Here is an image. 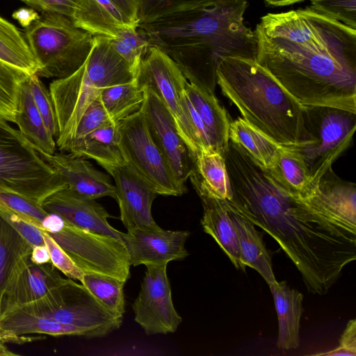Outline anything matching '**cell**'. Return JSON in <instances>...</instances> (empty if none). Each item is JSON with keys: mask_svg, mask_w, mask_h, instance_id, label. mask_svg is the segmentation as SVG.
<instances>
[{"mask_svg": "<svg viewBox=\"0 0 356 356\" xmlns=\"http://www.w3.org/2000/svg\"><path fill=\"white\" fill-rule=\"evenodd\" d=\"M99 97L111 120L118 124L141 108L145 99V88L134 79L106 87Z\"/></svg>", "mask_w": 356, "mask_h": 356, "instance_id": "4dcf8cb0", "label": "cell"}, {"mask_svg": "<svg viewBox=\"0 0 356 356\" xmlns=\"http://www.w3.org/2000/svg\"><path fill=\"white\" fill-rule=\"evenodd\" d=\"M38 154L75 193L93 200L103 197L115 200V186L109 175L96 169L83 157L69 152Z\"/></svg>", "mask_w": 356, "mask_h": 356, "instance_id": "d6986e66", "label": "cell"}, {"mask_svg": "<svg viewBox=\"0 0 356 356\" xmlns=\"http://www.w3.org/2000/svg\"><path fill=\"white\" fill-rule=\"evenodd\" d=\"M207 1L210 0H142L139 13V24L168 9L184 4Z\"/></svg>", "mask_w": 356, "mask_h": 356, "instance_id": "7bdbcfd3", "label": "cell"}, {"mask_svg": "<svg viewBox=\"0 0 356 356\" xmlns=\"http://www.w3.org/2000/svg\"><path fill=\"white\" fill-rule=\"evenodd\" d=\"M28 76L20 85L18 111L14 123L38 152L51 155L57 148L56 139L47 130L35 106L29 88Z\"/></svg>", "mask_w": 356, "mask_h": 356, "instance_id": "484cf974", "label": "cell"}, {"mask_svg": "<svg viewBox=\"0 0 356 356\" xmlns=\"http://www.w3.org/2000/svg\"><path fill=\"white\" fill-rule=\"evenodd\" d=\"M141 107L151 136L177 181L184 188L195 167V158L179 135L168 109L149 87Z\"/></svg>", "mask_w": 356, "mask_h": 356, "instance_id": "4fadbf2b", "label": "cell"}, {"mask_svg": "<svg viewBox=\"0 0 356 356\" xmlns=\"http://www.w3.org/2000/svg\"><path fill=\"white\" fill-rule=\"evenodd\" d=\"M30 256L17 264L0 296V317L47 296L66 280L51 263L38 264Z\"/></svg>", "mask_w": 356, "mask_h": 356, "instance_id": "9a60e30c", "label": "cell"}, {"mask_svg": "<svg viewBox=\"0 0 356 356\" xmlns=\"http://www.w3.org/2000/svg\"><path fill=\"white\" fill-rule=\"evenodd\" d=\"M195 169L213 197L222 200L232 198L225 161L220 152L216 150L198 152L195 156Z\"/></svg>", "mask_w": 356, "mask_h": 356, "instance_id": "d6a6232c", "label": "cell"}, {"mask_svg": "<svg viewBox=\"0 0 356 356\" xmlns=\"http://www.w3.org/2000/svg\"><path fill=\"white\" fill-rule=\"evenodd\" d=\"M313 355L356 356V320L354 318L348 321L336 348Z\"/></svg>", "mask_w": 356, "mask_h": 356, "instance_id": "ee69618b", "label": "cell"}, {"mask_svg": "<svg viewBox=\"0 0 356 356\" xmlns=\"http://www.w3.org/2000/svg\"><path fill=\"white\" fill-rule=\"evenodd\" d=\"M32 245L0 216V296L17 264L31 255Z\"/></svg>", "mask_w": 356, "mask_h": 356, "instance_id": "1f68e13d", "label": "cell"}, {"mask_svg": "<svg viewBox=\"0 0 356 356\" xmlns=\"http://www.w3.org/2000/svg\"><path fill=\"white\" fill-rule=\"evenodd\" d=\"M189 236L188 231L165 230L155 223L122 232V241L131 266L168 265L188 255L185 243Z\"/></svg>", "mask_w": 356, "mask_h": 356, "instance_id": "5bb4252c", "label": "cell"}, {"mask_svg": "<svg viewBox=\"0 0 356 356\" xmlns=\"http://www.w3.org/2000/svg\"><path fill=\"white\" fill-rule=\"evenodd\" d=\"M302 201L325 218L356 232V185L338 177L332 167L321 177L313 194Z\"/></svg>", "mask_w": 356, "mask_h": 356, "instance_id": "e0dca14e", "label": "cell"}, {"mask_svg": "<svg viewBox=\"0 0 356 356\" xmlns=\"http://www.w3.org/2000/svg\"><path fill=\"white\" fill-rule=\"evenodd\" d=\"M111 43L117 53L129 65L136 76L148 48L149 40L138 28L121 30Z\"/></svg>", "mask_w": 356, "mask_h": 356, "instance_id": "e575fe53", "label": "cell"}, {"mask_svg": "<svg viewBox=\"0 0 356 356\" xmlns=\"http://www.w3.org/2000/svg\"><path fill=\"white\" fill-rule=\"evenodd\" d=\"M135 80L141 87L152 88L163 102L195 159L202 147L189 115L186 93L188 81L175 62L160 49L150 46Z\"/></svg>", "mask_w": 356, "mask_h": 356, "instance_id": "8fae6325", "label": "cell"}, {"mask_svg": "<svg viewBox=\"0 0 356 356\" xmlns=\"http://www.w3.org/2000/svg\"><path fill=\"white\" fill-rule=\"evenodd\" d=\"M24 36L40 66L39 77L60 79L76 71L91 49L93 35L63 15L42 12L24 29Z\"/></svg>", "mask_w": 356, "mask_h": 356, "instance_id": "8992f818", "label": "cell"}, {"mask_svg": "<svg viewBox=\"0 0 356 356\" xmlns=\"http://www.w3.org/2000/svg\"><path fill=\"white\" fill-rule=\"evenodd\" d=\"M134 24L139 26V13L142 0H111Z\"/></svg>", "mask_w": 356, "mask_h": 356, "instance_id": "bcb514c9", "label": "cell"}, {"mask_svg": "<svg viewBox=\"0 0 356 356\" xmlns=\"http://www.w3.org/2000/svg\"><path fill=\"white\" fill-rule=\"evenodd\" d=\"M113 177L120 220L127 230L155 224L152 206L157 195L126 163L103 167Z\"/></svg>", "mask_w": 356, "mask_h": 356, "instance_id": "2e32d148", "label": "cell"}, {"mask_svg": "<svg viewBox=\"0 0 356 356\" xmlns=\"http://www.w3.org/2000/svg\"><path fill=\"white\" fill-rule=\"evenodd\" d=\"M30 257L33 262L38 264L51 263L49 254L45 245L33 247Z\"/></svg>", "mask_w": 356, "mask_h": 356, "instance_id": "c3c4849f", "label": "cell"}, {"mask_svg": "<svg viewBox=\"0 0 356 356\" xmlns=\"http://www.w3.org/2000/svg\"><path fill=\"white\" fill-rule=\"evenodd\" d=\"M145 266L140 292L132 305L134 320L148 335L173 333L182 318L172 302L167 264Z\"/></svg>", "mask_w": 356, "mask_h": 356, "instance_id": "7c38bea8", "label": "cell"}, {"mask_svg": "<svg viewBox=\"0 0 356 356\" xmlns=\"http://www.w3.org/2000/svg\"><path fill=\"white\" fill-rule=\"evenodd\" d=\"M0 202L39 229L48 214L40 204L13 193H0Z\"/></svg>", "mask_w": 356, "mask_h": 356, "instance_id": "f35d334b", "label": "cell"}, {"mask_svg": "<svg viewBox=\"0 0 356 356\" xmlns=\"http://www.w3.org/2000/svg\"><path fill=\"white\" fill-rule=\"evenodd\" d=\"M9 122L0 115V193L19 194L40 204L67 185Z\"/></svg>", "mask_w": 356, "mask_h": 356, "instance_id": "52a82bcc", "label": "cell"}, {"mask_svg": "<svg viewBox=\"0 0 356 356\" xmlns=\"http://www.w3.org/2000/svg\"><path fill=\"white\" fill-rule=\"evenodd\" d=\"M16 309L85 329L90 338L118 330L123 318L107 309L82 284L68 277L47 296Z\"/></svg>", "mask_w": 356, "mask_h": 356, "instance_id": "9c48e42d", "label": "cell"}, {"mask_svg": "<svg viewBox=\"0 0 356 356\" xmlns=\"http://www.w3.org/2000/svg\"><path fill=\"white\" fill-rule=\"evenodd\" d=\"M118 142L124 159L157 195L179 196L187 191L176 180L149 133L144 113L117 124Z\"/></svg>", "mask_w": 356, "mask_h": 356, "instance_id": "30bf717a", "label": "cell"}, {"mask_svg": "<svg viewBox=\"0 0 356 356\" xmlns=\"http://www.w3.org/2000/svg\"><path fill=\"white\" fill-rule=\"evenodd\" d=\"M224 158L232 191L227 208L278 243L309 292L325 294L356 259V232L289 195L240 147H229Z\"/></svg>", "mask_w": 356, "mask_h": 356, "instance_id": "6da1fadb", "label": "cell"}, {"mask_svg": "<svg viewBox=\"0 0 356 356\" xmlns=\"http://www.w3.org/2000/svg\"><path fill=\"white\" fill-rule=\"evenodd\" d=\"M40 205L47 212L56 213L74 225L123 242L122 232L109 224L108 219L112 216L104 207L67 187L54 192Z\"/></svg>", "mask_w": 356, "mask_h": 356, "instance_id": "ac0fdd59", "label": "cell"}, {"mask_svg": "<svg viewBox=\"0 0 356 356\" xmlns=\"http://www.w3.org/2000/svg\"><path fill=\"white\" fill-rule=\"evenodd\" d=\"M257 61L302 106L356 113V29L309 6L263 16Z\"/></svg>", "mask_w": 356, "mask_h": 356, "instance_id": "7a4b0ae2", "label": "cell"}, {"mask_svg": "<svg viewBox=\"0 0 356 356\" xmlns=\"http://www.w3.org/2000/svg\"><path fill=\"white\" fill-rule=\"evenodd\" d=\"M308 143L290 146L304 161L314 188L325 172L350 145L356 113L328 106H304Z\"/></svg>", "mask_w": 356, "mask_h": 356, "instance_id": "ba28073f", "label": "cell"}, {"mask_svg": "<svg viewBox=\"0 0 356 356\" xmlns=\"http://www.w3.org/2000/svg\"><path fill=\"white\" fill-rule=\"evenodd\" d=\"M99 96L90 104L81 116L73 139L82 138L99 128L117 124L111 120Z\"/></svg>", "mask_w": 356, "mask_h": 356, "instance_id": "60d3db41", "label": "cell"}, {"mask_svg": "<svg viewBox=\"0 0 356 356\" xmlns=\"http://www.w3.org/2000/svg\"><path fill=\"white\" fill-rule=\"evenodd\" d=\"M186 93L202 121L215 149L222 154L228 146L229 120L225 108L214 94H210L190 83Z\"/></svg>", "mask_w": 356, "mask_h": 356, "instance_id": "cb8c5ba5", "label": "cell"}, {"mask_svg": "<svg viewBox=\"0 0 356 356\" xmlns=\"http://www.w3.org/2000/svg\"><path fill=\"white\" fill-rule=\"evenodd\" d=\"M228 210L236 228L242 264L245 267L254 269L268 286L275 283L277 280L273 270L271 257L261 234L252 223L230 209Z\"/></svg>", "mask_w": 356, "mask_h": 356, "instance_id": "4316f807", "label": "cell"}, {"mask_svg": "<svg viewBox=\"0 0 356 356\" xmlns=\"http://www.w3.org/2000/svg\"><path fill=\"white\" fill-rule=\"evenodd\" d=\"M63 152L95 160L102 168L126 162L118 145L117 124L96 129L80 138L72 140Z\"/></svg>", "mask_w": 356, "mask_h": 356, "instance_id": "d4e9b609", "label": "cell"}, {"mask_svg": "<svg viewBox=\"0 0 356 356\" xmlns=\"http://www.w3.org/2000/svg\"><path fill=\"white\" fill-rule=\"evenodd\" d=\"M81 283L107 309L123 316L125 311L123 289L126 282L101 273H84Z\"/></svg>", "mask_w": 356, "mask_h": 356, "instance_id": "836d02e7", "label": "cell"}, {"mask_svg": "<svg viewBox=\"0 0 356 356\" xmlns=\"http://www.w3.org/2000/svg\"><path fill=\"white\" fill-rule=\"evenodd\" d=\"M29 74L0 61V115L14 123L21 83Z\"/></svg>", "mask_w": 356, "mask_h": 356, "instance_id": "d590c367", "label": "cell"}, {"mask_svg": "<svg viewBox=\"0 0 356 356\" xmlns=\"http://www.w3.org/2000/svg\"><path fill=\"white\" fill-rule=\"evenodd\" d=\"M0 216L14 227L31 245H44L40 229L22 216L0 202Z\"/></svg>", "mask_w": 356, "mask_h": 356, "instance_id": "b9f144b4", "label": "cell"}, {"mask_svg": "<svg viewBox=\"0 0 356 356\" xmlns=\"http://www.w3.org/2000/svg\"><path fill=\"white\" fill-rule=\"evenodd\" d=\"M304 1L305 0H265L268 5L275 7L286 6Z\"/></svg>", "mask_w": 356, "mask_h": 356, "instance_id": "681fc988", "label": "cell"}, {"mask_svg": "<svg viewBox=\"0 0 356 356\" xmlns=\"http://www.w3.org/2000/svg\"><path fill=\"white\" fill-rule=\"evenodd\" d=\"M74 24L93 36L113 39L122 29L138 28L111 0H76Z\"/></svg>", "mask_w": 356, "mask_h": 356, "instance_id": "7402d4cb", "label": "cell"}, {"mask_svg": "<svg viewBox=\"0 0 356 356\" xmlns=\"http://www.w3.org/2000/svg\"><path fill=\"white\" fill-rule=\"evenodd\" d=\"M278 319L277 346L283 350L300 346V321L303 312V296L291 289L285 281L269 286Z\"/></svg>", "mask_w": 356, "mask_h": 356, "instance_id": "603a6c76", "label": "cell"}, {"mask_svg": "<svg viewBox=\"0 0 356 356\" xmlns=\"http://www.w3.org/2000/svg\"><path fill=\"white\" fill-rule=\"evenodd\" d=\"M38 11L56 13L71 19L76 8V0H20Z\"/></svg>", "mask_w": 356, "mask_h": 356, "instance_id": "f6af8a7d", "label": "cell"}, {"mask_svg": "<svg viewBox=\"0 0 356 356\" xmlns=\"http://www.w3.org/2000/svg\"><path fill=\"white\" fill-rule=\"evenodd\" d=\"M229 139L241 147L259 166L271 169L282 146L278 145L242 118L230 122Z\"/></svg>", "mask_w": 356, "mask_h": 356, "instance_id": "83f0119b", "label": "cell"}, {"mask_svg": "<svg viewBox=\"0 0 356 356\" xmlns=\"http://www.w3.org/2000/svg\"><path fill=\"white\" fill-rule=\"evenodd\" d=\"M40 231L49 254L51 264L67 277L81 282L84 272L49 235L42 229Z\"/></svg>", "mask_w": 356, "mask_h": 356, "instance_id": "ab89813d", "label": "cell"}, {"mask_svg": "<svg viewBox=\"0 0 356 356\" xmlns=\"http://www.w3.org/2000/svg\"><path fill=\"white\" fill-rule=\"evenodd\" d=\"M247 0H210L179 6L139 24L151 46L168 54L186 79L214 94L224 59L257 60V40L244 22Z\"/></svg>", "mask_w": 356, "mask_h": 356, "instance_id": "3957f363", "label": "cell"}, {"mask_svg": "<svg viewBox=\"0 0 356 356\" xmlns=\"http://www.w3.org/2000/svg\"><path fill=\"white\" fill-rule=\"evenodd\" d=\"M135 78L129 65L112 47L111 38L93 36L83 63L70 75L56 79L49 85L58 126L56 147L63 152L73 139L83 113L105 88Z\"/></svg>", "mask_w": 356, "mask_h": 356, "instance_id": "5b68a950", "label": "cell"}, {"mask_svg": "<svg viewBox=\"0 0 356 356\" xmlns=\"http://www.w3.org/2000/svg\"><path fill=\"white\" fill-rule=\"evenodd\" d=\"M12 17L25 29L38 19L40 15L32 8L22 7L15 10L12 14Z\"/></svg>", "mask_w": 356, "mask_h": 356, "instance_id": "7dc6e473", "label": "cell"}, {"mask_svg": "<svg viewBox=\"0 0 356 356\" xmlns=\"http://www.w3.org/2000/svg\"><path fill=\"white\" fill-rule=\"evenodd\" d=\"M31 334L90 338L88 332L85 329L63 324L20 309L10 311L0 317V339L5 343H23L40 339L26 336Z\"/></svg>", "mask_w": 356, "mask_h": 356, "instance_id": "44dd1931", "label": "cell"}, {"mask_svg": "<svg viewBox=\"0 0 356 356\" xmlns=\"http://www.w3.org/2000/svg\"><path fill=\"white\" fill-rule=\"evenodd\" d=\"M314 12L356 29V0H311Z\"/></svg>", "mask_w": 356, "mask_h": 356, "instance_id": "74e56055", "label": "cell"}, {"mask_svg": "<svg viewBox=\"0 0 356 356\" xmlns=\"http://www.w3.org/2000/svg\"><path fill=\"white\" fill-rule=\"evenodd\" d=\"M275 181L293 197L304 200L314 193L308 169L301 156L283 147L274 166L268 170Z\"/></svg>", "mask_w": 356, "mask_h": 356, "instance_id": "f1b7e54d", "label": "cell"}, {"mask_svg": "<svg viewBox=\"0 0 356 356\" xmlns=\"http://www.w3.org/2000/svg\"><path fill=\"white\" fill-rule=\"evenodd\" d=\"M31 92L49 132L57 138L58 126L54 106L49 89L36 74L28 76Z\"/></svg>", "mask_w": 356, "mask_h": 356, "instance_id": "8d00e7d4", "label": "cell"}, {"mask_svg": "<svg viewBox=\"0 0 356 356\" xmlns=\"http://www.w3.org/2000/svg\"><path fill=\"white\" fill-rule=\"evenodd\" d=\"M217 75L222 93L248 123L283 147L309 141L304 125V106L257 60L226 58Z\"/></svg>", "mask_w": 356, "mask_h": 356, "instance_id": "277c9868", "label": "cell"}, {"mask_svg": "<svg viewBox=\"0 0 356 356\" xmlns=\"http://www.w3.org/2000/svg\"><path fill=\"white\" fill-rule=\"evenodd\" d=\"M189 179L202 202L201 225L204 232L216 241L236 268L245 270L241 261L236 228L225 201L213 197L209 192L195 167Z\"/></svg>", "mask_w": 356, "mask_h": 356, "instance_id": "ffe728a7", "label": "cell"}, {"mask_svg": "<svg viewBox=\"0 0 356 356\" xmlns=\"http://www.w3.org/2000/svg\"><path fill=\"white\" fill-rule=\"evenodd\" d=\"M17 355L10 351L5 345V343L0 339V356H13Z\"/></svg>", "mask_w": 356, "mask_h": 356, "instance_id": "f907efd6", "label": "cell"}, {"mask_svg": "<svg viewBox=\"0 0 356 356\" xmlns=\"http://www.w3.org/2000/svg\"><path fill=\"white\" fill-rule=\"evenodd\" d=\"M0 61L29 75L36 74L40 69L24 35L1 16Z\"/></svg>", "mask_w": 356, "mask_h": 356, "instance_id": "f546056e", "label": "cell"}]
</instances>
